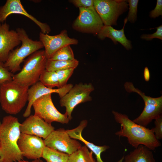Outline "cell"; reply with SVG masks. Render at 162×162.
<instances>
[{
	"label": "cell",
	"instance_id": "15",
	"mask_svg": "<svg viewBox=\"0 0 162 162\" xmlns=\"http://www.w3.org/2000/svg\"><path fill=\"white\" fill-rule=\"evenodd\" d=\"M73 86L72 84L70 83L60 88H51L45 86L39 81L38 82L28 89V103L23 116L27 118L31 115V108L33 104L40 97L49 94L56 93L58 94L60 98L65 95Z\"/></svg>",
	"mask_w": 162,
	"mask_h": 162
},
{
	"label": "cell",
	"instance_id": "36",
	"mask_svg": "<svg viewBox=\"0 0 162 162\" xmlns=\"http://www.w3.org/2000/svg\"><path fill=\"white\" fill-rule=\"evenodd\" d=\"M1 122L0 121V125L1 124Z\"/></svg>",
	"mask_w": 162,
	"mask_h": 162
},
{
	"label": "cell",
	"instance_id": "10",
	"mask_svg": "<svg viewBox=\"0 0 162 162\" xmlns=\"http://www.w3.org/2000/svg\"><path fill=\"white\" fill-rule=\"evenodd\" d=\"M79 15L72 27L76 31L97 35L104 25L94 7L79 8Z\"/></svg>",
	"mask_w": 162,
	"mask_h": 162
},
{
	"label": "cell",
	"instance_id": "25",
	"mask_svg": "<svg viewBox=\"0 0 162 162\" xmlns=\"http://www.w3.org/2000/svg\"><path fill=\"white\" fill-rule=\"evenodd\" d=\"M75 59L72 49L70 45H68L58 50L49 59L54 60L69 61Z\"/></svg>",
	"mask_w": 162,
	"mask_h": 162
},
{
	"label": "cell",
	"instance_id": "18",
	"mask_svg": "<svg viewBox=\"0 0 162 162\" xmlns=\"http://www.w3.org/2000/svg\"><path fill=\"white\" fill-rule=\"evenodd\" d=\"M87 123V120L82 121L79 125L76 128L73 129L66 130V132L72 138L78 140L83 142L86 146L95 155L97 162H104L101 159V154L102 152L105 151L109 148L108 146H98L89 142L85 140L82 136V130L86 127ZM124 156L117 162H122Z\"/></svg>",
	"mask_w": 162,
	"mask_h": 162
},
{
	"label": "cell",
	"instance_id": "2",
	"mask_svg": "<svg viewBox=\"0 0 162 162\" xmlns=\"http://www.w3.org/2000/svg\"><path fill=\"white\" fill-rule=\"evenodd\" d=\"M21 124L11 115L4 117L0 125V157L3 162H16L23 160L17 142L21 134Z\"/></svg>",
	"mask_w": 162,
	"mask_h": 162
},
{
	"label": "cell",
	"instance_id": "32",
	"mask_svg": "<svg viewBox=\"0 0 162 162\" xmlns=\"http://www.w3.org/2000/svg\"><path fill=\"white\" fill-rule=\"evenodd\" d=\"M162 15V0H157L155 8L150 12V16L151 18H155Z\"/></svg>",
	"mask_w": 162,
	"mask_h": 162
},
{
	"label": "cell",
	"instance_id": "35",
	"mask_svg": "<svg viewBox=\"0 0 162 162\" xmlns=\"http://www.w3.org/2000/svg\"><path fill=\"white\" fill-rule=\"evenodd\" d=\"M0 162H3L2 160L0 157Z\"/></svg>",
	"mask_w": 162,
	"mask_h": 162
},
{
	"label": "cell",
	"instance_id": "19",
	"mask_svg": "<svg viewBox=\"0 0 162 162\" xmlns=\"http://www.w3.org/2000/svg\"><path fill=\"white\" fill-rule=\"evenodd\" d=\"M123 28L121 30H117L111 26L104 25L97 35L98 38L101 40L106 38H110L115 44L120 43L127 50L131 49L132 46L130 40H128L124 34V28L127 22V18L124 21Z\"/></svg>",
	"mask_w": 162,
	"mask_h": 162
},
{
	"label": "cell",
	"instance_id": "1",
	"mask_svg": "<svg viewBox=\"0 0 162 162\" xmlns=\"http://www.w3.org/2000/svg\"><path fill=\"white\" fill-rule=\"evenodd\" d=\"M112 113L116 122L121 125L120 130L116 132L115 135L127 138L132 147L136 148L143 145L153 151L161 146L155 137L152 128L149 129L135 123L125 114L114 110Z\"/></svg>",
	"mask_w": 162,
	"mask_h": 162
},
{
	"label": "cell",
	"instance_id": "5",
	"mask_svg": "<svg viewBox=\"0 0 162 162\" xmlns=\"http://www.w3.org/2000/svg\"><path fill=\"white\" fill-rule=\"evenodd\" d=\"M16 31L19 35L21 45L10 52L4 63L5 66L13 74L21 70L20 65L26 57L44 47L40 40L29 38L23 28H18Z\"/></svg>",
	"mask_w": 162,
	"mask_h": 162
},
{
	"label": "cell",
	"instance_id": "28",
	"mask_svg": "<svg viewBox=\"0 0 162 162\" xmlns=\"http://www.w3.org/2000/svg\"><path fill=\"white\" fill-rule=\"evenodd\" d=\"M14 74L6 68L4 63L0 61V85L13 80Z\"/></svg>",
	"mask_w": 162,
	"mask_h": 162
},
{
	"label": "cell",
	"instance_id": "4",
	"mask_svg": "<svg viewBox=\"0 0 162 162\" xmlns=\"http://www.w3.org/2000/svg\"><path fill=\"white\" fill-rule=\"evenodd\" d=\"M47 60L44 50L35 52L25 61L21 70L14 75L13 80L25 86L35 84L39 81L41 74L46 69Z\"/></svg>",
	"mask_w": 162,
	"mask_h": 162
},
{
	"label": "cell",
	"instance_id": "16",
	"mask_svg": "<svg viewBox=\"0 0 162 162\" xmlns=\"http://www.w3.org/2000/svg\"><path fill=\"white\" fill-rule=\"evenodd\" d=\"M55 128L34 114L27 118L20 126L21 133L46 138Z\"/></svg>",
	"mask_w": 162,
	"mask_h": 162
},
{
	"label": "cell",
	"instance_id": "34",
	"mask_svg": "<svg viewBox=\"0 0 162 162\" xmlns=\"http://www.w3.org/2000/svg\"><path fill=\"white\" fill-rule=\"evenodd\" d=\"M16 162H44L42 160L40 159H38L34 160H33L31 161H30V162L24 160H20L18 161H16Z\"/></svg>",
	"mask_w": 162,
	"mask_h": 162
},
{
	"label": "cell",
	"instance_id": "9",
	"mask_svg": "<svg viewBox=\"0 0 162 162\" xmlns=\"http://www.w3.org/2000/svg\"><path fill=\"white\" fill-rule=\"evenodd\" d=\"M51 94L44 95L33 104L34 114L51 124L53 122L67 124L69 119L67 114L61 113L55 106L52 98Z\"/></svg>",
	"mask_w": 162,
	"mask_h": 162
},
{
	"label": "cell",
	"instance_id": "33",
	"mask_svg": "<svg viewBox=\"0 0 162 162\" xmlns=\"http://www.w3.org/2000/svg\"><path fill=\"white\" fill-rule=\"evenodd\" d=\"M150 73L148 68L146 67L144 70V77L145 81L148 82L150 79Z\"/></svg>",
	"mask_w": 162,
	"mask_h": 162
},
{
	"label": "cell",
	"instance_id": "30",
	"mask_svg": "<svg viewBox=\"0 0 162 162\" xmlns=\"http://www.w3.org/2000/svg\"><path fill=\"white\" fill-rule=\"evenodd\" d=\"M69 1L79 8H89L94 7V0H70Z\"/></svg>",
	"mask_w": 162,
	"mask_h": 162
},
{
	"label": "cell",
	"instance_id": "31",
	"mask_svg": "<svg viewBox=\"0 0 162 162\" xmlns=\"http://www.w3.org/2000/svg\"><path fill=\"white\" fill-rule=\"evenodd\" d=\"M156 31L152 34H143L141 36V38L147 40H152L153 38H157L162 40V26L156 28Z\"/></svg>",
	"mask_w": 162,
	"mask_h": 162
},
{
	"label": "cell",
	"instance_id": "8",
	"mask_svg": "<svg viewBox=\"0 0 162 162\" xmlns=\"http://www.w3.org/2000/svg\"><path fill=\"white\" fill-rule=\"evenodd\" d=\"M92 84L80 82L76 84L63 97L60 98L61 106L65 107L66 113L70 120L72 118V113L73 110L79 104L92 100L90 95L94 91Z\"/></svg>",
	"mask_w": 162,
	"mask_h": 162
},
{
	"label": "cell",
	"instance_id": "14",
	"mask_svg": "<svg viewBox=\"0 0 162 162\" xmlns=\"http://www.w3.org/2000/svg\"><path fill=\"white\" fill-rule=\"evenodd\" d=\"M12 14H21L28 18L39 27L43 33L48 34L51 31L50 27L47 24L40 22L28 13L20 0H7L3 6H0V23L4 22Z\"/></svg>",
	"mask_w": 162,
	"mask_h": 162
},
{
	"label": "cell",
	"instance_id": "22",
	"mask_svg": "<svg viewBox=\"0 0 162 162\" xmlns=\"http://www.w3.org/2000/svg\"><path fill=\"white\" fill-rule=\"evenodd\" d=\"M86 146H82L76 151L69 155L68 162H97Z\"/></svg>",
	"mask_w": 162,
	"mask_h": 162
},
{
	"label": "cell",
	"instance_id": "24",
	"mask_svg": "<svg viewBox=\"0 0 162 162\" xmlns=\"http://www.w3.org/2000/svg\"><path fill=\"white\" fill-rule=\"evenodd\" d=\"M39 81L49 88H58V81L56 71H49L45 69L41 74Z\"/></svg>",
	"mask_w": 162,
	"mask_h": 162
},
{
	"label": "cell",
	"instance_id": "3",
	"mask_svg": "<svg viewBox=\"0 0 162 162\" xmlns=\"http://www.w3.org/2000/svg\"><path fill=\"white\" fill-rule=\"evenodd\" d=\"M29 88L13 80L0 85V104L2 109L10 115L19 113L28 101Z\"/></svg>",
	"mask_w": 162,
	"mask_h": 162
},
{
	"label": "cell",
	"instance_id": "23",
	"mask_svg": "<svg viewBox=\"0 0 162 162\" xmlns=\"http://www.w3.org/2000/svg\"><path fill=\"white\" fill-rule=\"evenodd\" d=\"M69 155L46 146L42 158L46 162H68Z\"/></svg>",
	"mask_w": 162,
	"mask_h": 162
},
{
	"label": "cell",
	"instance_id": "12",
	"mask_svg": "<svg viewBox=\"0 0 162 162\" xmlns=\"http://www.w3.org/2000/svg\"><path fill=\"white\" fill-rule=\"evenodd\" d=\"M40 41L45 48V52L47 59H50L54 53L62 47L67 45H77V40L70 38L66 30H62L60 34L55 35H50L40 32Z\"/></svg>",
	"mask_w": 162,
	"mask_h": 162
},
{
	"label": "cell",
	"instance_id": "6",
	"mask_svg": "<svg viewBox=\"0 0 162 162\" xmlns=\"http://www.w3.org/2000/svg\"><path fill=\"white\" fill-rule=\"evenodd\" d=\"M124 86L128 92H134L139 94L144 102V106L142 112L133 120L134 122L146 127L153 120L162 115V96L157 98L147 96L140 90L136 88L131 82H126Z\"/></svg>",
	"mask_w": 162,
	"mask_h": 162
},
{
	"label": "cell",
	"instance_id": "17",
	"mask_svg": "<svg viewBox=\"0 0 162 162\" xmlns=\"http://www.w3.org/2000/svg\"><path fill=\"white\" fill-rule=\"evenodd\" d=\"M21 43L16 31L10 30L5 22L0 23V61L4 63L10 52Z\"/></svg>",
	"mask_w": 162,
	"mask_h": 162
},
{
	"label": "cell",
	"instance_id": "20",
	"mask_svg": "<svg viewBox=\"0 0 162 162\" xmlns=\"http://www.w3.org/2000/svg\"><path fill=\"white\" fill-rule=\"evenodd\" d=\"M122 162H156L152 151L140 145L124 156Z\"/></svg>",
	"mask_w": 162,
	"mask_h": 162
},
{
	"label": "cell",
	"instance_id": "27",
	"mask_svg": "<svg viewBox=\"0 0 162 162\" xmlns=\"http://www.w3.org/2000/svg\"><path fill=\"white\" fill-rule=\"evenodd\" d=\"M129 10L127 18V21H129L131 23L134 22L137 18V12L138 0H128Z\"/></svg>",
	"mask_w": 162,
	"mask_h": 162
},
{
	"label": "cell",
	"instance_id": "21",
	"mask_svg": "<svg viewBox=\"0 0 162 162\" xmlns=\"http://www.w3.org/2000/svg\"><path fill=\"white\" fill-rule=\"evenodd\" d=\"M79 62L75 59L72 61L54 60L47 59L46 70L49 71H56L70 68L75 69L78 66Z\"/></svg>",
	"mask_w": 162,
	"mask_h": 162
},
{
	"label": "cell",
	"instance_id": "7",
	"mask_svg": "<svg viewBox=\"0 0 162 162\" xmlns=\"http://www.w3.org/2000/svg\"><path fill=\"white\" fill-rule=\"evenodd\" d=\"M94 7L104 25H117L119 16L128 8L127 1L123 0H94Z\"/></svg>",
	"mask_w": 162,
	"mask_h": 162
},
{
	"label": "cell",
	"instance_id": "11",
	"mask_svg": "<svg viewBox=\"0 0 162 162\" xmlns=\"http://www.w3.org/2000/svg\"><path fill=\"white\" fill-rule=\"evenodd\" d=\"M44 140L46 146L69 155L82 146L76 140L70 137L64 128L54 130Z\"/></svg>",
	"mask_w": 162,
	"mask_h": 162
},
{
	"label": "cell",
	"instance_id": "13",
	"mask_svg": "<svg viewBox=\"0 0 162 162\" xmlns=\"http://www.w3.org/2000/svg\"><path fill=\"white\" fill-rule=\"evenodd\" d=\"M17 145L23 156L32 160L42 158L46 146L42 138L22 133L18 140Z\"/></svg>",
	"mask_w": 162,
	"mask_h": 162
},
{
	"label": "cell",
	"instance_id": "26",
	"mask_svg": "<svg viewBox=\"0 0 162 162\" xmlns=\"http://www.w3.org/2000/svg\"><path fill=\"white\" fill-rule=\"evenodd\" d=\"M74 69L70 68L56 71L58 81V88H61L67 84V82L72 75Z\"/></svg>",
	"mask_w": 162,
	"mask_h": 162
},
{
	"label": "cell",
	"instance_id": "29",
	"mask_svg": "<svg viewBox=\"0 0 162 162\" xmlns=\"http://www.w3.org/2000/svg\"><path fill=\"white\" fill-rule=\"evenodd\" d=\"M154 120L155 126L152 129L155 137L159 140L162 139V115Z\"/></svg>",
	"mask_w": 162,
	"mask_h": 162
}]
</instances>
